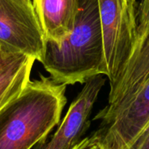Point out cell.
Here are the masks:
<instances>
[{
  "label": "cell",
  "mask_w": 149,
  "mask_h": 149,
  "mask_svg": "<svg viewBox=\"0 0 149 149\" xmlns=\"http://www.w3.org/2000/svg\"><path fill=\"white\" fill-rule=\"evenodd\" d=\"M73 149H105L98 132L96 130L93 133L84 137Z\"/></svg>",
  "instance_id": "obj_11"
},
{
  "label": "cell",
  "mask_w": 149,
  "mask_h": 149,
  "mask_svg": "<svg viewBox=\"0 0 149 149\" xmlns=\"http://www.w3.org/2000/svg\"><path fill=\"white\" fill-rule=\"evenodd\" d=\"M103 76L94 77L84 84L51 139L33 149H73L84 139L91 125L94 105L106 81Z\"/></svg>",
  "instance_id": "obj_6"
},
{
  "label": "cell",
  "mask_w": 149,
  "mask_h": 149,
  "mask_svg": "<svg viewBox=\"0 0 149 149\" xmlns=\"http://www.w3.org/2000/svg\"><path fill=\"white\" fill-rule=\"evenodd\" d=\"M129 149H149V124L138 136Z\"/></svg>",
  "instance_id": "obj_12"
},
{
  "label": "cell",
  "mask_w": 149,
  "mask_h": 149,
  "mask_svg": "<svg viewBox=\"0 0 149 149\" xmlns=\"http://www.w3.org/2000/svg\"><path fill=\"white\" fill-rule=\"evenodd\" d=\"M40 63L54 81L67 86L107 77L97 0H78L72 33L61 43L45 40Z\"/></svg>",
  "instance_id": "obj_1"
},
{
  "label": "cell",
  "mask_w": 149,
  "mask_h": 149,
  "mask_svg": "<svg viewBox=\"0 0 149 149\" xmlns=\"http://www.w3.org/2000/svg\"><path fill=\"white\" fill-rule=\"evenodd\" d=\"M67 85L40 74L0 111V149H32L60 124Z\"/></svg>",
  "instance_id": "obj_2"
},
{
  "label": "cell",
  "mask_w": 149,
  "mask_h": 149,
  "mask_svg": "<svg viewBox=\"0 0 149 149\" xmlns=\"http://www.w3.org/2000/svg\"><path fill=\"white\" fill-rule=\"evenodd\" d=\"M45 40L61 43L73 31L78 0H32Z\"/></svg>",
  "instance_id": "obj_7"
},
{
  "label": "cell",
  "mask_w": 149,
  "mask_h": 149,
  "mask_svg": "<svg viewBox=\"0 0 149 149\" xmlns=\"http://www.w3.org/2000/svg\"><path fill=\"white\" fill-rule=\"evenodd\" d=\"M138 23L137 41L149 26V0H140L138 9Z\"/></svg>",
  "instance_id": "obj_10"
},
{
  "label": "cell",
  "mask_w": 149,
  "mask_h": 149,
  "mask_svg": "<svg viewBox=\"0 0 149 149\" xmlns=\"http://www.w3.org/2000/svg\"><path fill=\"white\" fill-rule=\"evenodd\" d=\"M35 61L33 56L0 46V111L30 82Z\"/></svg>",
  "instance_id": "obj_9"
},
{
  "label": "cell",
  "mask_w": 149,
  "mask_h": 149,
  "mask_svg": "<svg viewBox=\"0 0 149 149\" xmlns=\"http://www.w3.org/2000/svg\"><path fill=\"white\" fill-rule=\"evenodd\" d=\"M149 79V26L138 40L133 52L116 83L110 86L108 105H113L135 92Z\"/></svg>",
  "instance_id": "obj_8"
},
{
  "label": "cell",
  "mask_w": 149,
  "mask_h": 149,
  "mask_svg": "<svg viewBox=\"0 0 149 149\" xmlns=\"http://www.w3.org/2000/svg\"><path fill=\"white\" fill-rule=\"evenodd\" d=\"M105 149H129L149 124V79L135 92L113 105H106L93 118Z\"/></svg>",
  "instance_id": "obj_4"
},
{
  "label": "cell",
  "mask_w": 149,
  "mask_h": 149,
  "mask_svg": "<svg viewBox=\"0 0 149 149\" xmlns=\"http://www.w3.org/2000/svg\"><path fill=\"white\" fill-rule=\"evenodd\" d=\"M107 78L118 80L130 59L138 38L137 0H97Z\"/></svg>",
  "instance_id": "obj_3"
},
{
  "label": "cell",
  "mask_w": 149,
  "mask_h": 149,
  "mask_svg": "<svg viewBox=\"0 0 149 149\" xmlns=\"http://www.w3.org/2000/svg\"><path fill=\"white\" fill-rule=\"evenodd\" d=\"M0 46L41 61L45 38L32 0H0Z\"/></svg>",
  "instance_id": "obj_5"
}]
</instances>
